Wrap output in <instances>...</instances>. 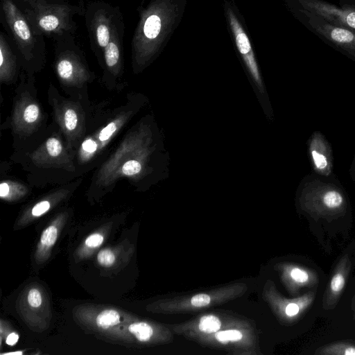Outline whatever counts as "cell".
Masks as SVG:
<instances>
[{
	"label": "cell",
	"instance_id": "1",
	"mask_svg": "<svg viewBox=\"0 0 355 355\" xmlns=\"http://www.w3.org/2000/svg\"><path fill=\"white\" fill-rule=\"evenodd\" d=\"M165 166L159 128L153 116L146 114L128 128L106 159L94 170L88 194L101 196L123 180L137 189H144L163 178Z\"/></svg>",
	"mask_w": 355,
	"mask_h": 355
},
{
	"label": "cell",
	"instance_id": "2",
	"mask_svg": "<svg viewBox=\"0 0 355 355\" xmlns=\"http://www.w3.org/2000/svg\"><path fill=\"white\" fill-rule=\"evenodd\" d=\"M148 101L143 94L130 91L117 103L109 98L95 103L86 134L73 153L78 178L106 159Z\"/></svg>",
	"mask_w": 355,
	"mask_h": 355
},
{
	"label": "cell",
	"instance_id": "3",
	"mask_svg": "<svg viewBox=\"0 0 355 355\" xmlns=\"http://www.w3.org/2000/svg\"><path fill=\"white\" fill-rule=\"evenodd\" d=\"M91 49L102 69L101 84L109 91H122L124 81L125 23L118 6L96 0L85 5L83 15Z\"/></svg>",
	"mask_w": 355,
	"mask_h": 355
},
{
	"label": "cell",
	"instance_id": "4",
	"mask_svg": "<svg viewBox=\"0 0 355 355\" xmlns=\"http://www.w3.org/2000/svg\"><path fill=\"white\" fill-rule=\"evenodd\" d=\"M49 119L38 97L35 75L22 70L10 114L1 125V130H9L12 138L10 161L28 153L44 139L50 129Z\"/></svg>",
	"mask_w": 355,
	"mask_h": 355
},
{
	"label": "cell",
	"instance_id": "5",
	"mask_svg": "<svg viewBox=\"0 0 355 355\" xmlns=\"http://www.w3.org/2000/svg\"><path fill=\"white\" fill-rule=\"evenodd\" d=\"M10 162L21 166L31 187L60 185L78 178L73 155L53 121L36 147Z\"/></svg>",
	"mask_w": 355,
	"mask_h": 355
},
{
	"label": "cell",
	"instance_id": "6",
	"mask_svg": "<svg viewBox=\"0 0 355 355\" xmlns=\"http://www.w3.org/2000/svg\"><path fill=\"white\" fill-rule=\"evenodd\" d=\"M31 26L52 40L64 34L76 35V16L83 17L84 0H13Z\"/></svg>",
	"mask_w": 355,
	"mask_h": 355
},
{
	"label": "cell",
	"instance_id": "7",
	"mask_svg": "<svg viewBox=\"0 0 355 355\" xmlns=\"http://www.w3.org/2000/svg\"><path fill=\"white\" fill-rule=\"evenodd\" d=\"M53 69L62 92L75 98L89 99V85L96 79L85 55L73 34H64L53 40Z\"/></svg>",
	"mask_w": 355,
	"mask_h": 355
},
{
	"label": "cell",
	"instance_id": "8",
	"mask_svg": "<svg viewBox=\"0 0 355 355\" xmlns=\"http://www.w3.org/2000/svg\"><path fill=\"white\" fill-rule=\"evenodd\" d=\"M0 23L19 53L23 70L28 75L40 72L46 62V37L34 31L13 0H0Z\"/></svg>",
	"mask_w": 355,
	"mask_h": 355
},
{
	"label": "cell",
	"instance_id": "9",
	"mask_svg": "<svg viewBox=\"0 0 355 355\" xmlns=\"http://www.w3.org/2000/svg\"><path fill=\"white\" fill-rule=\"evenodd\" d=\"M46 95L52 110V121L73 157L75 150L86 134L95 103L90 98L64 96L53 83L49 84Z\"/></svg>",
	"mask_w": 355,
	"mask_h": 355
},
{
	"label": "cell",
	"instance_id": "10",
	"mask_svg": "<svg viewBox=\"0 0 355 355\" xmlns=\"http://www.w3.org/2000/svg\"><path fill=\"white\" fill-rule=\"evenodd\" d=\"M300 201L308 211L337 213L346 206L343 189L331 182L307 175L299 187Z\"/></svg>",
	"mask_w": 355,
	"mask_h": 355
},
{
	"label": "cell",
	"instance_id": "11",
	"mask_svg": "<svg viewBox=\"0 0 355 355\" xmlns=\"http://www.w3.org/2000/svg\"><path fill=\"white\" fill-rule=\"evenodd\" d=\"M229 18L230 19L232 29L235 36L238 49L242 55L250 75L251 76L253 85L256 87L255 91L260 102L262 103L263 107L266 109L265 105L268 103L266 101L268 97L248 37L231 12H229Z\"/></svg>",
	"mask_w": 355,
	"mask_h": 355
},
{
	"label": "cell",
	"instance_id": "12",
	"mask_svg": "<svg viewBox=\"0 0 355 355\" xmlns=\"http://www.w3.org/2000/svg\"><path fill=\"white\" fill-rule=\"evenodd\" d=\"M19 53L6 33L0 31V83L1 85L17 84L22 71Z\"/></svg>",
	"mask_w": 355,
	"mask_h": 355
},
{
	"label": "cell",
	"instance_id": "13",
	"mask_svg": "<svg viewBox=\"0 0 355 355\" xmlns=\"http://www.w3.org/2000/svg\"><path fill=\"white\" fill-rule=\"evenodd\" d=\"M308 153L313 171L320 176L327 178L332 174L334 157L331 147L320 131H314L307 141Z\"/></svg>",
	"mask_w": 355,
	"mask_h": 355
},
{
	"label": "cell",
	"instance_id": "14",
	"mask_svg": "<svg viewBox=\"0 0 355 355\" xmlns=\"http://www.w3.org/2000/svg\"><path fill=\"white\" fill-rule=\"evenodd\" d=\"M11 163L7 161L1 163L0 197L5 200H17L24 197L31 189L29 184H26V182L17 178L7 176Z\"/></svg>",
	"mask_w": 355,
	"mask_h": 355
},
{
	"label": "cell",
	"instance_id": "15",
	"mask_svg": "<svg viewBox=\"0 0 355 355\" xmlns=\"http://www.w3.org/2000/svg\"><path fill=\"white\" fill-rule=\"evenodd\" d=\"M346 263L347 261L343 258L331 279L329 286V299L331 303L337 300L344 288L348 272V269L345 267Z\"/></svg>",
	"mask_w": 355,
	"mask_h": 355
},
{
	"label": "cell",
	"instance_id": "16",
	"mask_svg": "<svg viewBox=\"0 0 355 355\" xmlns=\"http://www.w3.org/2000/svg\"><path fill=\"white\" fill-rule=\"evenodd\" d=\"M120 322V315L113 309L103 311L98 315L96 319L97 326L101 329H106L118 324Z\"/></svg>",
	"mask_w": 355,
	"mask_h": 355
},
{
	"label": "cell",
	"instance_id": "17",
	"mask_svg": "<svg viewBox=\"0 0 355 355\" xmlns=\"http://www.w3.org/2000/svg\"><path fill=\"white\" fill-rule=\"evenodd\" d=\"M128 330L141 342L149 340L153 334V328L144 322L132 323L128 326Z\"/></svg>",
	"mask_w": 355,
	"mask_h": 355
},
{
	"label": "cell",
	"instance_id": "18",
	"mask_svg": "<svg viewBox=\"0 0 355 355\" xmlns=\"http://www.w3.org/2000/svg\"><path fill=\"white\" fill-rule=\"evenodd\" d=\"M291 278L300 286L309 285L315 277L309 270L299 267H293L289 272Z\"/></svg>",
	"mask_w": 355,
	"mask_h": 355
},
{
	"label": "cell",
	"instance_id": "19",
	"mask_svg": "<svg viewBox=\"0 0 355 355\" xmlns=\"http://www.w3.org/2000/svg\"><path fill=\"white\" fill-rule=\"evenodd\" d=\"M220 327V320L214 315H205L200 318L199 329L205 333L216 332Z\"/></svg>",
	"mask_w": 355,
	"mask_h": 355
},
{
	"label": "cell",
	"instance_id": "20",
	"mask_svg": "<svg viewBox=\"0 0 355 355\" xmlns=\"http://www.w3.org/2000/svg\"><path fill=\"white\" fill-rule=\"evenodd\" d=\"M58 230L55 226L51 225L45 229L40 238V245L44 248H51L55 242Z\"/></svg>",
	"mask_w": 355,
	"mask_h": 355
},
{
	"label": "cell",
	"instance_id": "21",
	"mask_svg": "<svg viewBox=\"0 0 355 355\" xmlns=\"http://www.w3.org/2000/svg\"><path fill=\"white\" fill-rule=\"evenodd\" d=\"M323 354H344V355H355V346L347 345H335L328 347L327 349H324Z\"/></svg>",
	"mask_w": 355,
	"mask_h": 355
},
{
	"label": "cell",
	"instance_id": "22",
	"mask_svg": "<svg viewBox=\"0 0 355 355\" xmlns=\"http://www.w3.org/2000/svg\"><path fill=\"white\" fill-rule=\"evenodd\" d=\"M242 334L238 330H226L216 333V338L220 342L236 341L242 338Z\"/></svg>",
	"mask_w": 355,
	"mask_h": 355
},
{
	"label": "cell",
	"instance_id": "23",
	"mask_svg": "<svg viewBox=\"0 0 355 355\" xmlns=\"http://www.w3.org/2000/svg\"><path fill=\"white\" fill-rule=\"evenodd\" d=\"M97 260L100 265L109 267L114 263L115 256L112 250L104 249L98 253Z\"/></svg>",
	"mask_w": 355,
	"mask_h": 355
},
{
	"label": "cell",
	"instance_id": "24",
	"mask_svg": "<svg viewBox=\"0 0 355 355\" xmlns=\"http://www.w3.org/2000/svg\"><path fill=\"white\" fill-rule=\"evenodd\" d=\"M27 300L32 307H39L42 302L40 292L36 288H31L28 293Z\"/></svg>",
	"mask_w": 355,
	"mask_h": 355
},
{
	"label": "cell",
	"instance_id": "25",
	"mask_svg": "<svg viewBox=\"0 0 355 355\" xmlns=\"http://www.w3.org/2000/svg\"><path fill=\"white\" fill-rule=\"evenodd\" d=\"M103 236L98 233L89 235L85 241V244L88 248H96L103 242Z\"/></svg>",
	"mask_w": 355,
	"mask_h": 355
},
{
	"label": "cell",
	"instance_id": "26",
	"mask_svg": "<svg viewBox=\"0 0 355 355\" xmlns=\"http://www.w3.org/2000/svg\"><path fill=\"white\" fill-rule=\"evenodd\" d=\"M210 297L207 294H198L194 295L191 300V303L194 306H204L209 304Z\"/></svg>",
	"mask_w": 355,
	"mask_h": 355
},
{
	"label": "cell",
	"instance_id": "27",
	"mask_svg": "<svg viewBox=\"0 0 355 355\" xmlns=\"http://www.w3.org/2000/svg\"><path fill=\"white\" fill-rule=\"evenodd\" d=\"M343 19L349 26L355 28V12L347 13Z\"/></svg>",
	"mask_w": 355,
	"mask_h": 355
},
{
	"label": "cell",
	"instance_id": "28",
	"mask_svg": "<svg viewBox=\"0 0 355 355\" xmlns=\"http://www.w3.org/2000/svg\"><path fill=\"white\" fill-rule=\"evenodd\" d=\"M19 340V336L16 333H10L6 338V343L7 345L12 346L15 345Z\"/></svg>",
	"mask_w": 355,
	"mask_h": 355
},
{
	"label": "cell",
	"instance_id": "29",
	"mask_svg": "<svg viewBox=\"0 0 355 355\" xmlns=\"http://www.w3.org/2000/svg\"><path fill=\"white\" fill-rule=\"evenodd\" d=\"M349 176L352 181H355V157L349 169Z\"/></svg>",
	"mask_w": 355,
	"mask_h": 355
},
{
	"label": "cell",
	"instance_id": "30",
	"mask_svg": "<svg viewBox=\"0 0 355 355\" xmlns=\"http://www.w3.org/2000/svg\"><path fill=\"white\" fill-rule=\"evenodd\" d=\"M22 354L21 352H15L6 353V354Z\"/></svg>",
	"mask_w": 355,
	"mask_h": 355
}]
</instances>
